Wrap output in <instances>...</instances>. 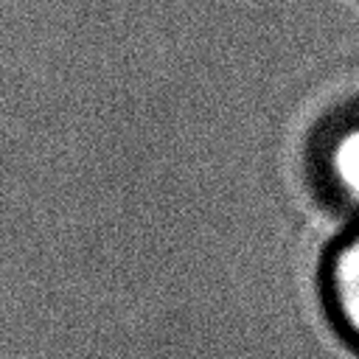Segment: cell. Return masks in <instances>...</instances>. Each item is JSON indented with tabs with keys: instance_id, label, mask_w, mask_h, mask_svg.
<instances>
[{
	"instance_id": "obj_1",
	"label": "cell",
	"mask_w": 359,
	"mask_h": 359,
	"mask_svg": "<svg viewBox=\"0 0 359 359\" xmlns=\"http://www.w3.org/2000/svg\"><path fill=\"white\" fill-rule=\"evenodd\" d=\"M314 168L328 196L359 216V112L328 123L317 140Z\"/></svg>"
},
{
	"instance_id": "obj_2",
	"label": "cell",
	"mask_w": 359,
	"mask_h": 359,
	"mask_svg": "<svg viewBox=\"0 0 359 359\" xmlns=\"http://www.w3.org/2000/svg\"><path fill=\"white\" fill-rule=\"evenodd\" d=\"M325 303L339 331L359 345V227L345 233L325 258Z\"/></svg>"
}]
</instances>
